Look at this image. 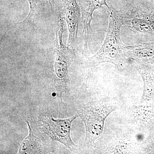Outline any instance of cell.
I'll list each match as a JSON object with an SVG mask.
<instances>
[{
    "label": "cell",
    "mask_w": 154,
    "mask_h": 154,
    "mask_svg": "<svg viewBox=\"0 0 154 154\" xmlns=\"http://www.w3.org/2000/svg\"><path fill=\"white\" fill-rule=\"evenodd\" d=\"M26 122L29 134L20 144L18 154L44 153L43 140L40 132L35 126L34 122L29 119Z\"/></svg>",
    "instance_id": "8"
},
{
    "label": "cell",
    "mask_w": 154,
    "mask_h": 154,
    "mask_svg": "<svg viewBox=\"0 0 154 154\" xmlns=\"http://www.w3.org/2000/svg\"><path fill=\"white\" fill-rule=\"evenodd\" d=\"M65 19L59 17L57 24L54 45V73L55 81L59 94L62 93L67 87L69 80V68L71 63L69 48L64 45L63 36Z\"/></svg>",
    "instance_id": "3"
},
{
    "label": "cell",
    "mask_w": 154,
    "mask_h": 154,
    "mask_svg": "<svg viewBox=\"0 0 154 154\" xmlns=\"http://www.w3.org/2000/svg\"><path fill=\"white\" fill-rule=\"evenodd\" d=\"M108 14L109 25L105 41L98 52L88 58L87 63L93 67L102 63H110L116 68L121 69L127 58L125 45L120 37V30L124 23L119 12L110 9L108 10Z\"/></svg>",
    "instance_id": "1"
},
{
    "label": "cell",
    "mask_w": 154,
    "mask_h": 154,
    "mask_svg": "<svg viewBox=\"0 0 154 154\" xmlns=\"http://www.w3.org/2000/svg\"><path fill=\"white\" fill-rule=\"evenodd\" d=\"M127 58L137 63L148 65L154 63V42H145L133 46H124Z\"/></svg>",
    "instance_id": "9"
},
{
    "label": "cell",
    "mask_w": 154,
    "mask_h": 154,
    "mask_svg": "<svg viewBox=\"0 0 154 154\" xmlns=\"http://www.w3.org/2000/svg\"><path fill=\"white\" fill-rule=\"evenodd\" d=\"M78 2L82 13L84 51H86L88 50L89 39L94 31L91 28V22L94 11L103 6H106L108 10L110 8L107 5V0H79Z\"/></svg>",
    "instance_id": "7"
},
{
    "label": "cell",
    "mask_w": 154,
    "mask_h": 154,
    "mask_svg": "<svg viewBox=\"0 0 154 154\" xmlns=\"http://www.w3.org/2000/svg\"><path fill=\"white\" fill-rule=\"evenodd\" d=\"M116 110L115 105L110 101L101 100L88 103L78 110V115L85 126L88 144H92L102 134L105 119Z\"/></svg>",
    "instance_id": "2"
},
{
    "label": "cell",
    "mask_w": 154,
    "mask_h": 154,
    "mask_svg": "<svg viewBox=\"0 0 154 154\" xmlns=\"http://www.w3.org/2000/svg\"><path fill=\"white\" fill-rule=\"evenodd\" d=\"M119 12L124 25L133 31L146 33L154 31V4L137 5L131 11Z\"/></svg>",
    "instance_id": "4"
},
{
    "label": "cell",
    "mask_w": 154,
    "mask_h": 154,
    "mask_svg": "<svg viewBox=\"0 0 154 154\" xmlns=\"http://www.w3.org/2000/svg\"><path fill=\"white\" fill-rule=\"evenodd\" d=\"M77 116H74L66 119H55L52 114L44 116L42 119L39 129L52 141L59 142L72 151L76 145L71 137V128L72 123Z\"/></svg>",
    "instance_id": "5"
},
{
    "label": "cell",
    "mask_w": 154,
    "mask_h": 154,
    "mask_svg": "<svg viewBox=\"0 0 154 154\" xmlns=\"http://www.w3.org/2000/svg\"><path fill=\"white\" fill-rule=\"evenodd\" d=\"M30 4V10L26 20L36 22L47 18L56 10L58 0H27Z\"/></svg>",
    "instance_id": "10"
},
{
    "label": "cell",
    "mask_w": 154,
    "mask_h": 154,
    "mask_svg": "<svg viewBox=\"0 0 154 154\" xmlns=\"http://www.w3.org/2000/svg\"><path fill=\"white\" fill-rule=\"evenodd\" d=\"M77 0H58V10L65 14L69 30L67 46L74 51L78 44V31L81 20V8Z\"/></svg>",
    "instance_id": "6"
}]
</instances>
